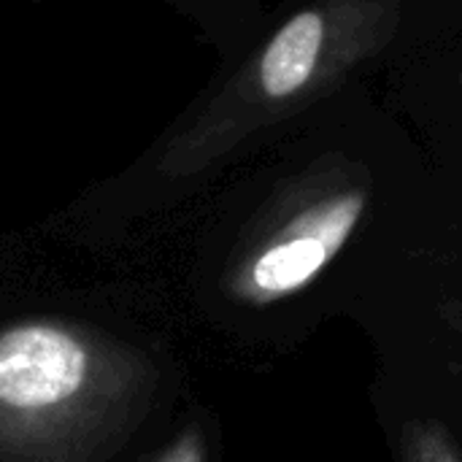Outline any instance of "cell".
<instances>
[{
  "label": "cell",
  "instance_id": "cell-3",
  "mask_svg": "<svg viewBox=\"0 0 462 462\" xmlns=\"http://www.w3.org/2000/svg\"><path fill=\"white\" fill-rule=\"evenodd\" d=\"M87 349L65 330L24 325L0 336V406L46 411L70 401L87 379Z\"/></svg>",
  "mask_w": 462,
  "mask_h": 462
},
{
  "label": "cell",
  "instance_id": "cell-1",
  "mask_svg": "<svg viewBox=\"0 0 462 462\" xmlns=\"http://www.w3.org/2000/svg\"><path fill=\"white\" fill-rule=\"evenodd\" d=\"M401 24V0H314L303 5L233 81L217 130L227 141H238L317 106L382 54Z\"/></svg>",
  "mask_w": 462,
  "mask_h": 462
},
{
  "label": "cell",
  "instance_id": "cell-2",
  "mask_svg": "<svg viewBox=\"0 0 462 462\" xmlns=\"http://www.w3.org/2000/svg\"><path fill=\"white\" fill-rule=\"evenodd\" d=\"M368 200V173L344 160H325L290 179L236 265L230 292L252 306L298 295L349 244Z\"/></svg>",
  "mask_w": 462,
  "mask_h": 462
},
{
  "label": "cell",
  "instance_id": "cell-4",
  "mask_svg": "<svg viewBox=\"0 0 462 462\" xmlns=\"http://www.w3.org/2000/svg\"><path fill=\"white\" fill-rule=\"evenodd\" d=\"M403 462H462V452L441 422H411L403 430Z\"/></svg>",
  "mask_w": 462,
  "mask_h": 462
},
{
  "label": "cell",
  "instance_id": "cell-5",
  "mask_svg": "<svg viewBox=\"0 0 462 462\" xmlns=\"http://www.w3.org/2000/svg\"><path fill=\"white\" fill-rule=\"evenodd\" d=\"M168 462H200V449H198L195 441H187Z\"/></svg>",
  "mask_w": 462,
  "mask_h": 462
},
{
  "label": "cell",
  "instance_id": "cell-6",
  "mask_svg": "<svg viewBox=\"0 0 462 462\" xmlns=\"http://www.w3.org/2000/svg\"><path fill=\"white\" fill-rule=\"evenodd\" d=\"M460 84H462V73H460Z\"/></svg>",
  "mask_w": 462,
  "mask_h": 462
}]
</instances>
